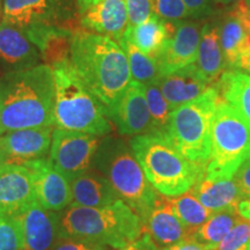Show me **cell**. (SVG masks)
<instances>
[{
    "instance_id": "6da1fadb",
    "label": "cell",
    "mask_w": 250,
    "mask_h": 250,
    "mask_svg": "<svg viewBox=\"0 0 250 250\" xmlns=\"http://www.w3.org/2000/svg\"><path fill=\"white\" fill-rule=\"evenodd\" d=\"M71 65L81 83L105 108L132 81L126 55L118 42L83 29L74 30L72 36Z\"/></svg>"
},
{
    "instance_id": "7a4b0ae2",
    "label": "cell",
    "mask_w": 250,
    "mask_h": 250,
    "mask_svg": "<svg viewBox=\"0 0 250 250\" xmlns=\"http://www.w3.org/2000/svg\"><path fill=\"white\" fill-rule=\"evenodd\" d=\"M54 70L39 64L0 79V127L2 133L54 126Z\"/></svg>"
},
{
    "instance_id": "3957f363",
    "label": "cell",
    "mask_w": 250,
    "mask_h": 250,
    "mask_svg": "<svg viewBox=\"0 0 250 250\" xmlns=\"http://www.w3.org/2000/svg\"><path fill=\"white\" fill-rule=\"evenodd\" d=\"M61 237H73L120 249L145 230L142 219L126 203L120 201L101 208L70 205L61 213Z\"/></svg>"
},
{
    "instance_id": "277c9868",
    "label": "cell",
    "mask_w": 250,
    "mask_h": 250,
    "mask_svg": "<svg viewBox=\"0 0 250 250\" xmlns=\"http://www.w3.org/2000/svg\"><path fill=\"white\" fill-rule=\"evenodd\" d=\"M130 147L152 187L169 198L190 191L205 175V168L184 158L165 133L134 136Z\"/></svg>"
},
{
    "instance_id": "5b68a950",
    "label": "cell",
    "mask_w": 250,
    "mask_h": 250,
    "mask_svg": "<svg viewBox=\"0 0 250 250\" xmlns=\"http://www.w3.org/2000/svg\"><path fill=\"white\" fill-rule=\"evenodd\" d=\"M54 126L103 137L112 130L107 109L74 72L71 62L54 70Z\"/></svg>"
},
{
    "instance_id": "8992f818",
    "label": "cell",
    "mask_w": 250,
    "mask_h": 250,
    "mask_svg": "<svg viewBox=\"0 0 250 250\" xmlns=\"http://www.w3.org/2000/svg\"><path fill=\"white\" fill-rule=\"evenodd\" d=\"M93 164L109 180L122 201L145 223L159 192L148 182L131 147L120 142L103 143Z\"/></svg>"
},
{
    "instance_id": "52a82bcc",
    "label": "cell",
    "mask_w": 250,
    "mask_h": 250,
    "mask_svg": "<svg viewBox=\"0 0 250 250\" xmlns=\"http://www.w3.org/2000/svg\"><path fill=\"white\" fill-rule=\"evenodd\" d=\"M220 100L215 86L171 112L165 134L184 158L205 168L211 153V132L215 108Z\"/></svg>"
},
{
    "instance_id": "ba28073f",
    "label": "cell",
    "mask_w": 250,
    "mask_h": 250,
    "mask_svg": "<svg viewBox=\"0 0 250 250\" xmlns=\"http://www.w3.org/2000/svg\"><path fill=\"white\" fill-rule=\"evenodd\" d=\"M250 159V125L223 99L215 108L205 179L230 180Z\"/></svg>"
},
{
    "instance_id": "9c48e42d",
    "label": "cell",
    "mask_w": 250,
    "mask_h": 250,
    "mask_svg": "<svg viewBox=\"0 0 250 250\" xmlns=\"http://www.w3.org/2000/svg\"><path fill=\"white\" fill-rule=\"evenodd\" d=\"M74 0H4L2 21L27 36L50 28L72 30L70 26L78 14Z\"/></svg>"
},
{
    "instance_id": "30bf717a",
    "label": "cell",
    "mask_w": 250,
    "mask_h": 250,
    "mask_svg": "<svg viewBox=\"0 0 250 250\" xmlns=\"http://www.w3.org/2000/svg\"><path fill=\"white\" fill-rule=\"evenodd\" d=\"M100 147V137L55 127L49 160L68 180L86 173Z\"/></svg>"
},
{
    "instance_id": "8fae6325",
    "label": "cell",
    "mask_w": 250,
    "mask_h": 250,
    "mask_svg": "<svg viewBox=\"0 0 250 250\" xmlns=\"http://www.w3.org/2000/svg\"><path fill=\"white\" fill-rule=\"evenodd\" d=\"M61 212L46 210L33 201L26 208L12 215L19 225L23 250H52L61 239Z\"/></svg>"
},
{
    "instance_id": "7c38bea8",
    "label": "cell",
    "mask_w": 250,
    "mask_h": 250,
    "mask_svg": "<svg viewBox=\"0 0 250 250\" xmlns=\"http://www.w3.org/2000/svg\"><path fill=\"white\" fill-rule=\"evenodd\" d=\"M105 109L108 118L123 136L152 132V118L143 83L131 81L120 98Z\"/></svg>"
},
{
    "instance_id": "4fadbf2b",
    "label": "cell",
    "mask_w": 250,
    "mask_h": 250,
    "mask_svg": "<svg viewBox=\"0 0 250 250\" xmlns=\"http://www.w3.org/2000/svg\"><path fill=\"white\" fill-rule=\"evenodd\" d=\"M55 126L13 130L0 136V165H23L44 159L50 152Z\"/></svg>"
},
{
    "instance_id": "5bb4252c",
    "label": "cell",
    "mask_w": 250,
    "mask_h": 250,
    "mask_svg": "<svg viewBox=\"0 0 250 250\" xmlns=\"http://www.w3.org/2000/svg\"><path fill=\"white\" fill-rule=\"evenodd\" d=\"M23 166L30 170L35 199L43 208L62 212L72 204L70 180L49 159L33 160Z\"/></svg>"
},
{
    "instance_id": "9a60e30c",
    "label": "cell",
    "mask_w": 250,
    "mask_h": 250,
    "mask_svg": "<svg viewBox=\"0 0 250 250\" xmlns=\"http://www.w3.org/2000/svg\"><path fill=\"white\" fill-rule=\"evenodd\" d=\"M199 40L201 30L198 24L191 22L177 23L173 36L166 42L161 52L156 57L161 77L192 65L197 58Z\"/></svg>"
},
{
    "instance_id": "2e32d148",
    "label": "cell",
    "mask_w": 250,
    "mask_h": 250,
    "mask_svg": "<svg viewBox=\"0 0 250 250\" xmlns=\"http://www.w3.org/2000/svg\"><path fill=\"white\" fill-rule=\"evenodd\" d=\"M37 46L19 28L0 22V68L5 74L29 70L40 64Z\"/></svg>"
},
{
    "instance_id": "e0dca14e",
    "label": "cell",
    "mask_w": 250,
    "mask_h": 250,
    "mask_svg": "<svg viewBox=\"0 0 250 250\" xmlns=\"http://www.w3.org/2000/svg\"><path fill=\"white\" fill-rule=\"evenodd\" d=\"M35 201L33 177L23 165H0V215H14Z\"/></svg>"
},
{
    "instance_id": "ac0fdd59",
    "label": "cell",
    "mask_w": 250,
    "mask_h": 250,
    "mask_svg": "<svg viewBox=\"0 0 250 250\" xmlns=\"http://www.w3.org/2000/svg\"><path fill=\"white\" fill-rule=\"evenodd\" d=\"M144 228L159 249L167 248L193 235L175 213L169 197L161 193L146 218Z\"/></svg>"
},
{
    "instance_id": "d6986e66",
    "label": "cell",
    "mask_w": 250,
    "mask_h": 250,
    "mask_svg": "<svg viewBox=\"0 0 250 250\" xmlns=\"http://www.w3.org/2000/svg\"><path fill=\"white\" fill-rule=\"evenodd\" d=\"M81 29L118 42L129 28L125 0H102L79 15Z\"/></svg>"
},
{
    "instance_id": "ffe728a7",
    "label": "cell",
    "mask_w": 250,
    "mask_h": 250,
    "mask_svg": "<svg viewBox=\"0 0 250 250\" xmlns=\"http://www.w3.org/2000/svg\"><path fill=\"white\" fill-rule=\"evenodd\" d=\"M155 83L173 110L197 99L212 86L199 76L193 64L160 77Z\"/></svg>"
},
{
    "instance_id": "44dd1931",
    "label": "cell",
    "mask_w": 250,
    "mask_h": 250,
    "mask_svg": "<svg viewBox=\"0 0 250 250\" xmlns=\"http://www.w3.org/2000/svg\"><path fill=\"white\" fill-rule=\"evenodd\" d=\"M250 31V9L246 0H240L232 9L219 29L221 49L229 70H235L240 52Z\"/></svg>"
},
{
    "instance_id": "7402d4cb",
    "label": "cell",
    "mask_w": 250,
    "mask_h": 250,
    "mask_svg": "<svg viewBox=\"0 0 250 250\" xmlns=\"http://www.w3.org/2000/svg\"><path fill=\"white\" fill-rule=\"evenodd\" d=\"M72 204L83 208H101L120 201L111 183L95 171H86L70 181Z\"/></svg>"
},
{
    "instance_id": "603a6c76",
    "label": "cell",
    "mask_w": 250,
    "mask_h": 250,
    "mask_svg": "<svg viewBox=\"0 0 250 250\" xmlns=\"http://www.w3.org/2000/svg\"><path fill=\"white\" fill-rule=\"evenodd\" d=\"M193 66L199 76L210 85L217 83L227 67L221 49L219 28L214 24L206 23L202 28L197 58Z\"/></svg>"
},
{
    "instance_id": "cb8c5ba5",
    "label": "cell",
    "mask_w": 250,
    "mask_h": 250,
    "mask_svg": "<svg viewBox=\"0 0 250 250\" xmlns=\"http://www.w3.org/2000/svg\"><path fill=\"white\" fill-rule=\"evenodd\" d=\"M176 24L152 14L143 23L127 28L125 35L144 54L156 61L166 42L173 36Z\"/></svg>"
},
{
    "instance_id": "d4e9b609",
    "label": "cell",
    "mask_w": 250,
    "mask_h": 250,
    "mask_svg": "<svg viewBox=\"0 0 250 250\" xmlns=\"http://www.w3.org/2000/svg\"><path fill=\"white\" fill-rule=\"evenodd\" d=\"M190 191L212 213L236 208L243 199L234 179L208 180L203 177Z\"/></svg>"
},
{
    "instance_id": "484cf974",
    "label": "cell",
    "mask_w": 250,
    "mask_h": 250,
    "mask_svg": "<svg viewBox=\"0 0 250 250\" xmlns=\"http://www.w3.org/2000/svg\"><path fill=\"white\" fill-rule=\"evenodd\" d=\"M73 30L50 28L28 36L39 49L43 64L55 70L71 62V45Z\"/></svg>"
},
{
    "instance_id": "4316f807",
    "label": "cell",
    "mask_w": 250,
    "mask_h": 250,
    "mask_svg": "<svg viewBox=\"0 0 250 250\" xmlns=\"http://www.w3.org/2000/svg\"><path fill=\"white\" fill-rule=\"evenodd\" d=\"M219 95L250 125V74L239 70L225 71L215 83Z\"/></svg>"
},
{
    "instance_id": "83f0119b",
    "label": "cell",
    "mask_w": 250,
    "mask_h": 250,
    "mask_svg": "<svg viewBox=\"0 0 250 250\" xmlns=\"http://www.w3.org/2000/svg\"><path fill=\"white\" fill-rule=\"evenodd\" d=\"M118 44L122 46L126 55L132 81H137L143 85L156 83V80L161 77L158 62L140 51L125 34L118 41Z\"/></svg>"
},
{
    "instance_id": "f1b7e54d",
    "label": "cell",
    "mask_w": 250,
    "mask_h": 250,
    "mask_svg": "<svg viewBox=\"0 0 250 250\" xmlns=\"http://www.w3.org/2000/svg\"><path fill=\"white\" fill-rule=\"evenodd\" d=\"M240 219L241 217L236 212V208L214 212L196 230L193 236L204 243L217 246L232 230Z\"/></svg>"
},
{
    "instance_id": "f546056e",
    "label": "cell",
    "mask_w": 250,
    "mask_h": 250,
    "mask_svg": "<svg viewBox=\"0 0 250 250\" xmlns=\"http://www.w3.org/2000/svg\"><path fill=\"white\" fill-rule=\"evenodd\" d=\"M171 206H173L175 213L182 224L192 234L202 226L203 224L211 217L210 212L198 199L193 196L191 191H188L183 195L170 198Z\"/></svg>"
},
{
    "instance_id": "4dcf8cb0",
    "label": "cell",
    "mask_w": 250,
    "mask_h": 250,
    "mask_svg": "<svg viewBox=\"0 0 250 250\" xmlns=\"http://www.w3.org/2000/svg\"><path fill=\"white\" fill-rule=\"evenodd\" d=\"M145 96L152 118V132L165 133L173 109L155 83L145 85Z\"/></svg>"
},
{
    "instance_id": "1f68e13d",
    "label": "cell",
    "mask_w": 250,
    "mask_h": 250,
    "mask_svg": "<svg viewBox=\"0 0 250 250\" xmlns=\"http://www.w3.org/2000/svg\"><path fill=\"white\" fill-rule=\"evenodd\" d=\"M250 245V221L240 219L214 250H245Z\"/></svg>"
},
{
    "instance_id": "d6a6232c",
    "label": "cell",
    "mask_w": 250,
    "mask_h": 250,
    "mask_svg": "<svg viewBox=\"0 0 250 250\" xmlns=\"http://www.w3.org/2000/svg\"><path fill=\"white\" fill-rule=\"evenodd\" d=\"M0 250H23L21 230L12 215H0Z\"/></svg>"
},
{
    "instance_id": "836d02e7",
    "label": "cell",
    "mask_w": 250,
    "mask_h": 250,
    "mask_svg": "<svg viewBox=\"0 0 250 250\" xmlns=\"http://www.w3.org/2000/svg\"><path fill=\"white\" fill-rule=\"evenodd\" d=\"M153 14L167 21H176L189 17L182 0H151Z\"/></svg>"
},
{
    "instance_id": "e575fe53",
    "label": "cell",
    "mask_w": 250,
    "mask_h": 250,
    "mask_svg": "<svg viewBox=\"0 0 250 250\" xmlns=\"http://www.w3.org/2000/svg\"><path fill=\"white\" fill-rule=\"evenodd\" d=\"M129 28L143 23L153 14L151 0H125Z\"/></svg>"
},
{
    "instance_id": "d590c367",
    "label": "cell",
    "mask_w": 250,
    "mask_h": 250,
    "mask_svg": "<svg viewBox=\"0 0 250 250\" xmlns=\"http://www.w3.org/2000/svg\"><path fill=\"white\" fill-rule=\"evenodd\" d=\"M111 248L85 241V240L73 239V237H61L52 250H109Z\"/></svg>"
},
{
    "instance_id": "8d00e7d4",
    "label": "cell",
    "mask_w": 250,
    "mask_h": 250,
    "mask_svg": "<svg viewBox=\"0 0 250 250\" xmlns=\"http://www.w3.org/2000/svg\"><path fill=\"white\" fill-rule=\"evenodd\" d=\"M233 179L237 184L242 198H250V159L239 168Z\"/></svg>"
},
{
    "instance_id": "74e56055",
    "label": "cell",
    "mask_w": 250,
    "mask_h": 250,
    "mask_svg": "<svg viewBox=\"0 0 250 250\" xmlns=\"http://www.w3.org/2000/svg\"><path fill=\"white\" fill-rule=\"evenodd\" d=\"M214 248L215 246L199 241L197 237L191 235L162 250H214Z\"/></svg>"
},
{
    "instance_id": "f35d334b",
    "label": "cell",
    "mask_w": 250,
    "mask_h": 250,
    "mask_svg": "<svg viewBox=\"0 0 250 250\" xmlns=\"http://www.w3.org/2000/svg\"><path fill=\"white\" fill-rule=\"evenodd\" d=\"M111 250H159V248L156 247L155 243L152 241V239L149 237L148 234L144 230L142 235H140L138 239L134 240V241L127 243L126 246L122 247L120 249Z\"/></svg>"
},
{
    "instance_id": "ab89813d",
    "label": "cell",
    "mask_w": 250,
    "mask_h": 250,
    "mask_svg": "<svg viewBox=\"0 0 250 250\" xmlns=\"http://www.w3.org/2000/svg\"><path fill=\"white\" fill-rule=\"evenodd\" d=\"M187 6L189 17H201L210 11V0H182Z\"/></svg>"
},
{
    "instance_id": "60d3db41",
    "label": "cell",
    "mask_w": 250,
    "mask_h": 250,
    "mask_svg": "<svg viewBox=\"0 0 250 250\" xmlns=\"http://www.w3.org/2000/svg\"><path fill=\"white\" fill-rule=\"evenodd\" d=\"M235 70L250 74V31L246 37L245 44H243L241 52H240Z\"/></svg>"
},
{
    "instance_id": "b9f144b4",
    "label": "cell",
    "mask_w": 250,
    "mask_h": 250,
    "mask_svg": "<svg viewBox=\"0 0 250 250\" xmlns=\"http://www.w3.org/2000/svg\"><path fill=\"white\" fill-rule=\"evenodd\" d=\"M236 212L245 220L250 221V198L242 199L236 205Z\"/></svg>"
},
{
    "instance_id": "7bdbcfd3",
    "label": "cell",
    "mask_w": 250,
    "mask_h": 250,
    "mask_svg": "<svg viewBox=\"0 0 250 250\" xmlns=\"http://www.w3.org/2000/svg\"><path fill=\"white\" fill-rule=\"evenodd\" d=\"M101 1L102 0H76L78 14H83V12L87 11V9L93 7V6H95Z\"/></svg>"
},
{
    "instance_id": "ee69618b",
    "label": "cell",
    "mask_w": 250,
    "mask_h": 250,
    "mask_svg": "<svg viewBox=\"0 0 250 250\" xmlns=\"http://www.w3.org/2000/svg\"><path fill=\"white\" fill-rule=\"evenodd\" d=\"M217 4H220V5H230V4H235V2L240 1V0H214Z\"/></svg>"
},
{
    "instance_id": "f6af8a7d",
    "label": "cell",
    "mask_w": 250,
    "mask_h": 250,
    "mask_svg": "<svg viewBox=\"0 0 250 250\" xmlns=\"http://www.w3.org/2000/svg\"><path fill=\"white\" fill-rule=\"evenodd\" d=\"M4 17V0H0V22L2 21Z\"/></svg>"
},
{
    "instance_id": "bcb514c9",
    "label": "cell",
    "mask_w": 250,
    "mask_h": 250,
    "mask_svg": "<svg viewBox=\"0 0 250 250\" xmlns=\"http://www.w3.org/2000/svg\"><path fill=\"white\" fill-rule=\"evenodd\" d=\"M246 4L249 7V9H250V0H246Z\"/></svg>"
},
{
    "instance_id": "7dc6e473",
    "label": "cell",
    "mask_w": 250,
    "mask_h": 250,
    "mask_svg": "<svg viewBox=\"0 0 250 250\" xmlns=\"http://www.w3.org/2000/svg\"><path fill=\"white\" fill-rule=\"evenodd\" d=\"M245 250H250V245H248V246H247V247H246V248H245Z\"/></svg>"
},
{
    "instance_id": "c3c4849f",
    "label": "cell",
    "mask_w": 250,
    "mask_h": 250,
    "mask_svg": "<svg viewBox=\"0 0 250 250\" xmlns=\"http://www.w3.org/2000/svg\"><path fill=\"white\" fill-rule=\"evenodd\" d=\"M2 134V131H1V127H0V136H1Z\"/></svg>"
}]
</instances>
